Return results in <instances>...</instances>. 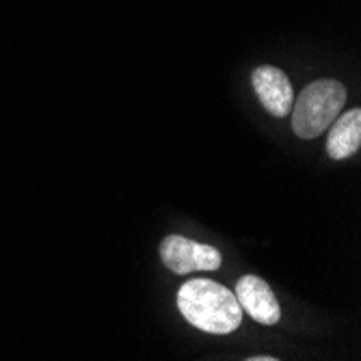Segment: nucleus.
<instances>
[{
  "label": "nucleus",
  "instance_id": "nucleus-1",
  "mask_svg": "<svg viewBox=\"0 0 361 361\" xmlns=\"http://www.w3.org/2000/svg\"><path fill=\"white\" fill-rule=\"evenodd\" d=\"M178 310L192 326L212 336L236 331L243 320L236 294L212 279L186 281L178 292Z\"/></svg>",
  "mask_w": 361,
  "mask_h": 361
},
{
  "label": "nucleus",
  "instance_id": "nucleus-3",
  "mask_svg": "<svg viewBox=\"0 0 361 361\" xmlns=\"http://www.w3.org/2000/svg\"><path fill=\"white\" fill-rule=\"evenodd\" d=\"M160 257L176 275H188L192 271H216L221 267V253L214 247L195 243L180 234H171L162 240Z\"/></svg>",
  "mask_w": 361,
  "mask_h": 361
},
{
  "label": "nucleus",
  "instance_id": "nucleus-7",
  "mask_svg": "<svg viewBox=\"0 0 361 361\" xmlns=\"http://www.w3.org/2000/svg\"><path fill=\"white\" fill-rule=\"evenodd\" d=\"M251 361H277V357H267V355H262V357H249Z\"/></svg>",
  "mask_w": 361,
  "mask_h": 361
},
{
  "label": "nucleus",
  "instance_id": "nucleus-2",
  "mask_svg": "<svg viewBox=\"0 0 361 361\" xmlns=\"http://www.w3.org/2000/svg\"><path fill=\"white\" fill-rule=\"evenodd\" d=\"M346 87L334 78L310 82L292 104V130L301 139H316L342 113Z\"/></svg>",
  "mask_w": 361,
  "mask_h": 361
},
{
  "label": "nucleus",
  "instance_id": "nucleus-6",
  "mask_svg": "<svg viewBox=\"0 0 361 361\" xmlns=\"http://www.w3.org/2000/svg\"><path fill=\"white\" fill-rule=\"evenodd\" d=\"M326 130H331L326 137V154L334 160L355 156L361 147V111L350 109L348 113L338 115Z\"/></svg>",
  "mask_w": 361,
  "mask_h": 361
},
{
  "label": "nucleus",
  "instance_id": "nucleus-4",
  "mask_svg": "<svg viewBox=\"0 0 361 361\" xmlns=\"http://www.w3.org/2000/svg\"><path fill=\"white\" fill-rule=\"evenodd\" d=\"M251 85L262 102L273 117H286L294 104V89L283 70L275 65H259L251 74Z\"/></svg>",
  "mask_w": 361,
  "mask_h": 361
},
{
  "label": "nucleus",
  "instance_id": "nucleus-5",
  "mask_svg": "<svg viewBox=\"0 0 361 361\" xmlns=\"http://www.w3.org/2000/svg\"><path fill=\"white\" fill-rule=\"evenodd\" d=\"M236 301L243 312H247L255 322L262 324H275L281 318V307L275 297L271 286L257 277V275H245L236 283Z\"/></svg>",
  "mask_w": 361,
  "mask_h": 361
}]
</instances>
